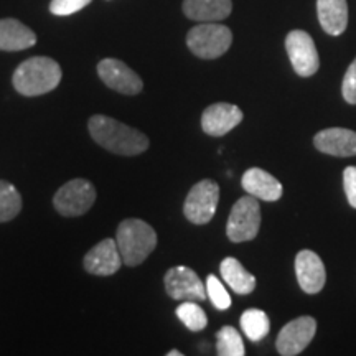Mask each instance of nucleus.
<instances>
[{
	"label": "nucleus",
	"mask_w": 356,
	"mask_h": 356,
	"mask_svg": "<svg viewBox=\"0 0 356 356\" xmlns=\"http://www.w3.org/2000/svg\"><path fill=\"white\" fill-rule=\"evenodd\" d=\"M207 293L210 297L211 304L216 307L218 310H228L231 307V297L225 286L220 282L216 275L210 274L207 279Z\"/></svg>",
	"instance_id": "obj_25"
},
{
	"label": "nucleus",
	"mask_w": 356,
	"mask_h": 356,
	"mask_svg": "<svg viewBox=\"0 0 356 356\" xmlns=\"http://www.w3.org/2000/svg\"><path fill=\"white\" fill-rule=\"evenodd\" d=\"M37 43V35L33 30L15 19L0 20V50L20 51L33 47Z\"/></svg>",
	"instance_id": "obj_18"
},
{
	"label": "nucleus",
	"mask_w": 356,
	"mask_h": 356,
	"mask_svg": "<svg viewBox=\"0 0 356 356\" xmlns=\"http://www.w3.org/2000/svg\"><path fill=\"white\" fill-rule=\"evenodd\" d=\"M60 65L48 56H33L25 60L13 73L12 83L22 96L35 97L47 95L61 83Z\"/></svg>",
	"instance_id": "obj_2"
},
{
	"label": "nucleus",
	"mask_w": 356,
	"mask_h": 356,
	"mask_svg": "<svg viewBox=\"0 0 356 356\" xmlns=\"http://www.w3.org/2000/svg\"><path fill=\"white\" fill-rule=\"evenodd\" d=\"M314 144L323 154L351 157L356 155V132L343 127L325 129L314 137Z\"/></svg>",
	"instance_id": "obj_15"
},
{
	"label": "nucleus",
	"mask_w": 356,
	"mask_h": 356,
	"mask_svg": "<svg viewBox=\"0 0 356 356\" xmlns=\"http://www.w3.org/2000/svg\"><path fill=\"white\" fill-rule=\"evenodd\" d=\"M341 95L348 104H356V58L346 70L343 83H341Z\"/></svg>",
	"instance_id": "obj_27"
},
{
	"label": "nucleus",
	"mask_w": 356,
	"mask_h": 356,
	"mask_svg": "<svg viewBox=\"0 0 356 356\" xmlns=\"http://www.w3.org/2000/svg\"><path fill=\"white\" fill-rule=\"evenodd\" d=\"M233 43V33L226 25L216 22H203L193 26L186 35V44L195 56L202 60H215L225 55Z\"/></svg>",
	"instance_id": "obj_4"
},
{
	"label": "nucleus",
	"mask_w": 356,
	"mask_h": 356,
	"mask_svg": "<svg viewBox=\"0 0 356 356\" xmlns=\"http://www.w3.org/2000/svg\"><path fill=\"white\" fill-rule=\"evenodd\" d=\"M261 228V207L256 197L239 198L234 203L233 210L229 213L228 225H226V234L229 241L246 243L254 239Z\"/></svg>",
	"instance_id": "obj_5"
},
{
	"label": "nucleus",
	"mask_w": 356,
	"mask_h": 356,
	"mask_svg": "<svg viewBox=\"0 0 356 356\" xmlns=\"http://www.w3.org/2000/svg\"><path fill=\"white\" fill-rule=\"evenodd\" d=\"M177 317L191 332H202L207 328L208 317L204 310L195 300H184L177 307Z\"/></svg>",
	"instance_id": "obj_23"
},
{
	"label": "nucleus",
	"mask_w": 356,
	"mask_h": 356,
	"mask_svg": "<svg viewBox=\"0 0 356 356\" xmlns=\"http://www.w3.org/2000/svg\"><path fill=\"white\" fill-rule=\"evenodd\" d=\"M96 202V188L84 178H74L65 184L53 197L55 210L61 216H81L92 208Z\"/></svg>",
	"instance_id": "obj_6"
},
{
	"label": "nucleus",
	"mask_w": 356,
	"mask_h": 356,
	"mask_svg": "<svg viewBox=\"0 0 356 356\" xmlns=\"http://www.w3.org/2000/svg\"><path fill=\"white\" fill-rule=\"evenodd\" d=\"M168 356H181V353H180V351L173 350V351H168Z\"/></svg>",
	"instance_id": "obj_29"
},
{
	"label": "nucleus",
	"mask_w": 356,
	"mask_h": 356,
	"mask_svg": "<svg viewBox=\"0 0 356 356\" xmlns=\"http://www.w3.org/2000/svg\"><path fill=\"white\" fill-rule=\"evenodd\" d=\"M343 186L346 198L351 207L356 208V167H346L343 172Z\"/></svg>",
	"instance_id": "obj_28"
},
{
	"label": "nucleus",
	"mask_w": 356,
	"mask_h": 356,
	"mask_svg": "<svg viewBox=\"0 0 356 356\" xmlns=\"http://www.w3.org/2000/svg\"><path fill=\"white\" fill-rule=\"evenodd\" d=\"M241 328L249 340L259 341L270 330L269 317L259 309H249L241 315Z\"/></svg>",
	"instance_id": "obj_21"
},
{
	"label": "nucleus",
	"mask_w": 356,
	"mask_h": 356,
	"mask_svg": "<svg viewBox=\"0 0 356 356\" xmlns=\"http://www.w3.org/2000/svg\"><path fill=\"white\" fill-rule=\"evenodd\" d=\"M220 273L228 286L239 296H248L254 291L256 277L244 269L241 262L234 257H226L220 266Z\"/></svg>",
	"instance_id": "obj_20"
},
{
	"label": "nucleus",
	"mask_w": 356,
	"mask_h": 356,
	"mask_svg": "<svg viewBox=\"0 0 356 356\" xmlns=\"http://www.w3.org/2000/svg\"><path fill=\"white\" fill-rule=\"evenodd\" d=\"M220 202V186L213 180H202L186 195L184 213L193 225H207L215 216Z\"/></svg>",
	"instance_id": "obj_7"
},
{
	"label": "nucleus",
	"mask_w": 356,
	"mask_h": 356,
	"mask_svg": "<svg viewBox=\"0 0 356 356\" xmlns=\"http://www.w3.org/2000/svg\"><path fill=\"white\" fill-rule=\"evenodd\" d=\"M216 351L220 356H243L244 350L243 338L233 327H222L216 333Z\"/></svg>",
	"instance_id": "obj_24"
},
{
	"label": "nucleus",
	"mask_w": 356,
	"mask_h": 356,
	"mask_svg": "<svg viewBox=\"0 0 356 356\" xmlns=\"http://www.w3.org/2000/svg\"><path fill=\"white\" fill-rule=\"evenodd\" d=\"M91 3V0H51L50 3V12L53 15L58 17H66L71 13H76Z\"/></svg>",
	"instance_id": "obj_26"
},
{
	"label": "nucleus",
	"mask_w": 356,
	"mask_h": 356,
	"mask_svg": "<svg viewBox=\"0 0 356 356\" xmlns=\"http://www.w3.org/2000/svg\"><path fill=\"white\" fill-rule=\"evenodd\" d=\"M231 0H184V13L190 20L218 22L229 17Z\"/></svg>",
	"instance_id": "obj_19"
},
{
	"label": "nucleus",
	"mask_w": 356,
	"mask_h": 356,
	"mask_svg": "<svg viewBox=\"0 0 356 356\" xmlns=\"http://www.w3.org/2000/svg\"><path fill=\"white\" fill-rule=\"evenodd\" d=\"M84 269L95 275H113L121 269L122 256L119 251L118 241L104 239L97 243L88 254L84 256Z\"/></svg>",
	"instance_id": "obj_13"
},
{
	"label": "nucleus",
	"mask_w": 356,
	"mask_h": 356,
	"mask_svg": "<svg viewBox=\"0 0 356 356\" xmlns=\"http://www.w3.org/2000/svg\"><path fill=\"white\" fill-rule=\"evenodd\" d=\"M296 274L299 286L305 293H318L325 286L327 273L318 254L314 251H300L296 257Z\"/></svg>",
	"instance_id": "obj_14"
},
{
	"label": "nucleus",
	"mask_w": 356,
	"mask_h": 356,
	"mask_svg": "<svg viewBox=\"0 0 356 356\" xmlns=\"http://www.w3.org/2000/svg\"><path fill=\"white\" fill-rule=\"evenodd\" d=\"M165 291L175 300H195L202 302L207 299V287L193 269L185 266L172 267L165 274Z\"/></svg>",
	"instance_id": "obj_9"
},
{
	"label": "nucleus",
	"mask_w": 356,
	"mask_h": 356,
	"mask_svg": "<svg viewBox=\"0 0 356 356\" xmlns=\"http://www.w3.org/2000/svg\"><path fill=\"white\" fill-rule=\"evenodd\" d=\"M88 127L96 144L113 154L134 157L149 149L150 142L145 134L108 115H92Z\"/></svg>",
	"instance_id": "obj_1"
},
{
	"label": "nucleus",
	"mask_w": 356,
	"mask_h": 356,
	"mask_svg": "<svg viewBox=\"0 0 356 356\" xmlns=\"http://www.w3.org/2000/svg\"><path fill=\"white\" fill-rule=\"evenodd\" d=\"M115 241H118L124 264L134 267L142 264L152 254L157 246V233L149 222L131 218L119 225Z\"/></svg>",
	"instance_id": "obj_3"
},
{
	"label": "nucleus",
	"mask_w": 356,
	"mask_h": 356,
	"mask_svg": "<svg viewBox=\"0 0 356 356\" xmlns=\"http://www.w3.org/2000/svg\"><path fill=\"white\" fill-rule=\"evenodd\" d=\"M317 13L325 33L338 37L348 26V3H346V0H317Z\"/></svg>",
	"instance_id": "obj_17"
},
{
	"label": "nucleus",
	"mask_w": 356,
	"mask_h": 356,
	"mask_svg": "<svg viewBox=\"0 0 356 356\" xmlns=\"http://www.w3.org/2000/svg\"><path fill=\"white\" fill-rule=\"evenodd\" d=\"M241 185L248 191V195H252V197L262 200V202H277L282 197L284 191L282 184L277 178L257 167H252L244 172Z\"/></svg>",
	"instance_id": "obj_16"
},
{
	"label": "nucleus",
	"mask_w": 356,
	"mask_h": 356,
	"mask_svg": "<svg viewBox=\"0 0 356 356\" xmlns=\"http://www.w3.org/2000/svg\"><path fill=\"white\" fill-rule=\"evenodd\" d=\"M97 74L106 86H109L114 91L121 92V95L134 96L139 95L144 88V83L136 71L129 68L122 61L114 60V58H106L97 65Z\"/></svg>",
	"instance_id": "obj_11"
},
{
	"label": "nucleus",
	"mask_w": 356,
	"mask_h": 356,
	"mask_svg": "<svg viewBox=\"0 0 356 356\" xmlns=\"http://www.w3.org/2000/svg\"><path fill=\"white\" fill-rule=\"evenodd\" d=\"M22 211L19 190L6 180H0V222L12 221Z\"/></svg>",
	"instance_id": "obj_22"
},
{
	"label": "nucleus",
	"mask_w": 356,
	"mask_h": 356,
	"mask_svg": "<svg viewBox=\"0 0 356 356\" xmlns=\"http://www.w3.org/2000/svg\"><path fill=\"white\" fill-rule=\"evenodd\" d=\"M286 50L292 68L302 78H309L318 71L320 60L314 40L304 30H292L286 38Z\"/></svg>",
	"instance_id": "obj_8"
},
{
	"label": "nucleus",
	"mask_w": 356,
	"mask_h": 356,
	"mask_svg": "<svg viewBox=\"0 0 356 356\" xmlns=\"http://www.w3.org/2000/svg\"><path fill=\"white\" fill-rule=\"evenodd\" d=\"M243 121V111L228 102H216L203 111L202 127L211 137H222Z\"/></svg>",
	"instance_id": "obj_12"
},
{
	"label": "nucleus",
	"mask_w": 356,
	"mask_h": 356,
	"mask_svg": "<svg viewBox=\"0 0 356 356\" xmlns=\"http://www.w3.org/2000/svg\"><path fill=\"white\" fill-rule=\"evenodd\" d=\"M317 332V322L312 317H299L289 322L279 332L275 348L282 356H296L304 351Z\"/></svg>",
	"instance_id": "obj_10"
}]
</instances>
